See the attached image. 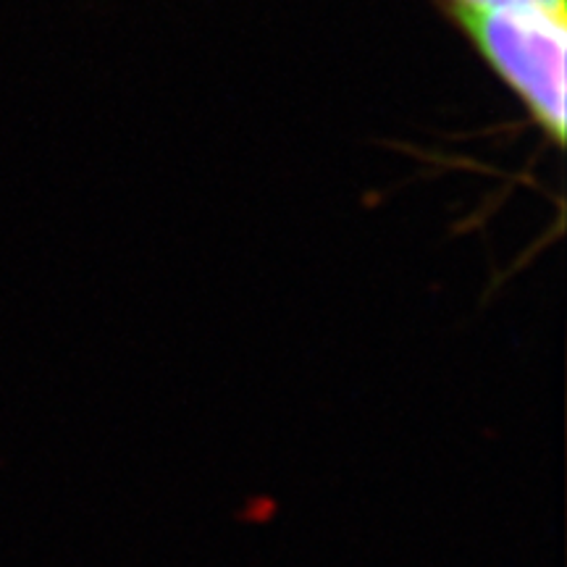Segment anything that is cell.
<instances>
[{
  "label": "cell",
  "mask_w": 567,
  "mask_h": 567,
  "mask_svg": "<svg viewBox=\"0 0 567 567\" xmlns=\"http://www.w3.org/2000/svg\"><path fill=\"white\" fill-rule=\"evenodd\" d=\"M555 151L567 132V17L542 9H442Z\"/></svg>",
  "instance_id": "cell-1"
},
{
  "label": "cell",
  "mask_w": 567,
  "mask_h": 567,
  "mask_svg": "<svg viewBox=\"0 0 567 567\" xmlns=\"http://www.w3.org/2000/svg\"><path fill=\"white\" fill-rule=\"evenodd\" d=\"M436 9H542L551 13H565L567 0H434Z\"/></svg>",
  "instance_id": "cell-2"
}]
</instances>
